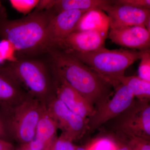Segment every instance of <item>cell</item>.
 Returning a JSON list of instances; mask_svg holds the SVG:
<instances>
[{"label": "cell", "instance_id": "44dd1931", "mask_svg": "<svg viewBox=\"0 0 150 150\" xmlns=\"http://www.w3.org/2000/svg\"><path fill=\"white\" fill-rule=\"evenodd\" d=\"M38 0H11V5L15 9L21 13H29L33 8L36 7Z\"/></svg>", "mask_w": 150, "mask_h": 150}, {"label": "cell", "instance_id": "ba28073f", "mask_svg": "<svg viewBox=\"0 0 150 150\" xmlns=\"http://www.w3.org/2000/svg\"><path fill=\"white\" fill-rule=\"evenodd\" d=\"M114 91L112 97L96 108L93 115L88 118L89 130H95L116 118L130 107L135 100L132 92L126 86L119 83Z\"/></svg>", "mask_w": 150, "mask_h": 150}, {"label": "cell", "instance_id": "5bb4252c", "mask_svg": "<svg viewBox=\"0 0 150 150\" xmlns=\"http://www.w3.org/2000/svg\"><path fill=\"white\" fill-rule=\"evenodd\" d=\"M29 95L2 66H0V108L15 106Z\"/></svg>", "mask_w": 150, "mask_h": 150}, {"label": "cell", "instance_id": "6da1fadb", "mask_svg": "<svg viewBox=\"0 0 150 150\" xmlns=\"http://www.w3.org/2000/svg\"><path fill=\"white\" fill-rule=\"evenodd\" d=\"M55 15L52 8L35 9L23 18L10 19L0 5V38L13 46L18 52V56L43 55L47 50L46 28Z\"/></svg>", "mask_w": 150, "mask_h": 150}, {"label": "cell", "instance_id": "5b68a950", "mask_svg": "<svg viewBox=\"0 0 150 150\" xmlns=\"http://www.w3.org/2000/svg\"><path fill=\"white\" fill-rule=\"evenodd\" d=\"M45 105L30 94L15 106L0 108L12 141L21 145L34 139L38 123Z\"/></svg>", "mask_w": 150, "mask_h": 150}, {"label": "cell", "instance_id": "9a60e30c", "mask_svg": "<svg viewBox=\"0 0 150 150\" xmlns=\"http://www.w3.org/2000/svg\"><path fill=\"white\" fill-rule=\"evenodd\" d=\"M109 20L101 9H95L86 12L76 25L74 31H96L108 35Z\"/></svg>", "mask_w": 150, "mask_h": 150}, {"label": "cell", "instance_id": "52a82bcc", "mask_svg": "<svg viewBox=\"0 0 150 150\" xmlns=\"http://www.w3.org/2000/svg\"><path fill=\"white\" fill-rule=\"evenodd\" d=\"M46 106L62 134L73 142L80 139L89 130L88 119L72 112L56 96L47 102Z\"/></svg>", "mask_w": 150, "mask_h": 150}, {"label": "cell", "instance_id": "8992f818", "mask_svg": "<svg viewBox=\"0 0 150 150\" xmlns=\"http://www.w3.org/2000/svg\"><path fill=\"white\" fill-rule=\"evenodd\" d=\"M149 102L135 100L130 107L115 118V132L150 140Z\"/></svg>", "mask_w": 150, "mask_h": 150}, {"label": "cell", "instance_id": "e0dca14e", "mask_svg": "<svg viewBox=\"0 0 150 150\" xmlns=\"http://www.w3.org/2000/svg\"><path fill=\"white\" fill-rule=\"evenodd\" d=\"M111 2L110 0H55L52 8L56 15L69 10H101Z\"/></svg>", "mask_w": 150, "mask_h": 150}, {"label": "cell", "instance_id": "9c48e42d", "mask_svg": "<svg viewBox=\"0 0 150 150\" xmlns=\"http://www.w3.org/2000/svg\"><path fill=\"white\" fill-rule=\"evenodd\" d=\"M107 37L96 31H74L49 48L70 54L89 53L104 48Z\"/></svg>", "mask_w": 150, "mask_h": 150}, {"label": "cell", "instance_id": "83f0119b", "mask_svg": "<svg viewBox=\"0 0 150 150\" xmlns=\"http://www.w3.org/2000/svg\"><path fill=\"white\" fill-rule=\"evenodd\" d=\"M75 150H87L86 147L79 146H77Z\"/></svg>", "mask_w": 150, "mask_h": 150}, {"label": "cell", "instance_id": "2e32d148", "mask_svg": "<svg viewBox=\"0 0 150 150\" xmlns=\"http://www.w3.org/2000/svg\"><path fill=\"white\" fill-rule=\"evenodd\" d=\"M58 129L56 122L48 114L45 105L38 123L33 140L43 145L45 149L57 137Z\"/></svg>", "mask_w": 150, "mask_h": 150}, {"label": "cell", "instance_id": "ac0fdd59", "mask_svg": "<svg viewBox=\"0 0 150 150\" xmlns=\"http://www.w3.org/2000/svg\"><path fill=\"white\" fill-rule=\"evenodd\" d=\"M117 84H122L128 87L134 97L140 100H150V82L140 79L138 76H126L117 78Z\"/></svg>", "mask_w": 150, "mask_h": 150}, {"label": "cell", "instance_id": "d6986e66", "mask_svg": "<svg viewBox=\"0 0 150 150\" xmlns=\"http://www.w3.org/2000/svg\"><path fill=\"white\" fill-rule=\"evenodd\" d=\"M77 146L74 142L61 134L44 150H75Z\"/></svg>", "mask_w": 150, "mask_h": 150}, {"label": "cell", "instance_id": "4fadbf2b", "mask_svg": "<svg viewBox=\"0 0 150 150\" xmlns=\"http://www.w3.org/2000/svg\"><path fill=\"white\" fill-rule=\"evenodd\" d=\"M108 37L122 47L140 51L150 50V33L144 26L110 29Z\"/></svg>", "mask_w": 150, "mask_h": 150}, {"label": "cell", "instance_id": "8fae6325", "mask_svg": "<svg viewBox=\"0 0 150 150\" xmlns=\"http://www.w3.org/2000/svg\"><path fill=\"white\" fill-rule=\"evenodd\" d=\"M54 74L56 97L77 115L86 119L90 118L95 112V107L55 70Z\"/></svg>", "mask_w": 150, "mask_h": 150}, {"label": "cell", "instance_id": "7c38bea8", "mask_svg": "<svg viewBox=\"0 0 150 150\" xmlns=\"http://www.w3.org/2000/svg\"><path fill=\"white\" fill-rule=\"evenodd\" d=\"M87 11H64L54 16L46 29L45 38L47 49L74 32L81 17Z\"/></svg>", "mask_w": 150, "mask_h": 150}, {"label": "cell", "instance_id": "d4e9b609", "mask_svg": "<svg viewBox=\"0 0 150 150\" xmlns=\"http://www.w3.org/2000/svg\"><path fill=\"white\" fill-rule=\"evenodd\" d=\"M108 137L114 143L115 150H132L126 140L119 134L115 133Z\"/></svg>", "mask_w": 150, "mask_h": 150}, {"label": "cell", "instance_id": "277c9868", "mask_svg": "<svg viewBox=\"0 0 150 150\" xmlns=\"http://www.w3.org/2000/svg\"><path fill=\"white\" fill-rule=\"evenodd\" d=\"M142 52L133 49L109 50L104 47L89 53L70 54L109 81L114 89L118 85L116 79L125 76L127 68L140 59Z\"/></svg>", "mask_w": 150, "mask_h": 150}, {"label": "cell", "instance_id": "4316f807", "mask_svg": "<svg viewBox=\"0 0 150 150\" xmlns=\"http://www.w3.org/2000/svg\"><path fill=\"white\" fill-rule=\"evenodd\" d=\"M0 150H17V149L11 142L0 139Z\"/></svg>", "mask_w": 150, "mask_h": 150}, {"label": "cell", "instance_id": "603a6c76", "mask_svg": "<svg viewBox=\"0 0 150 150\" xmlns=\"http://www.w3.org/2000/svg\"><path fill=\"white\" fill-rule=\"evenodd\" d=\"M86 147L87 150H115L114 143L109 137L95 140Z\"/></svg>", "mask_w": 150, "mask_h": 150}, {"label": "cell", "instance_id": "7a4b0ae2", "mask_svg": "<svg viewBox=\"0 0 150 150\" xmlns=\"http://www.w3.org/2000/svg\"><path fill=\"white\" fill-rule=\"evenodd\" d=\"M46 54L55 72L96 109L113 94L114 88L109 81L71 54L53 48H48Z\"/></svg>", "mask_w": 150, "mask_h": 150}, {"label": "cell", "instance_id": "7402d4cb", "mask_svg": "<svg viewBox=\"0 0 150 150\" xmlns=\"http://www.w3.org/2000/svg\"><path fill=\"white\" fill-rule=\"evenodd\" d=\"M116 133L122 136L126 140L132 150H150V140Z\"/></svg>", "mask_w": 150, "mask_h": 150}, {"label": "cell", "instance_id": "3957f363", "mask_svg": "<svg viewBox=\"0 0 150 150\" xmlns=\"http://www.w3.org/2000/svg\"><path fill=\"white\" fill-rule=\"evenodd\" d=\"M2 66L28 93L43 104L56 96L54 68L46 54L18 56Z\"/></svg>", "mask_w": 150, "mask_h": 150}, {"label": "cell", "instance_id": "cb8c5ba5", "mask_svg": "<svg viewBox=\"0 0 150 150\" xmlns=\"http://www.w3.org/2000/svg\"><path fill=\"white\" fill-rule=\"evenodd\" d=\"M114 2L120 4L125 5L143 9H150V0H115Z\"/></svg>", "mask_w": 150, "mask_h": 150}, {"label": "cell", "instance_id": "ffe728a7", "mask_svg": "<svg viewBox=\"0 0 150 150\" xmlns=\"http://www.w3.org/2000/svg\"><path fill=\"white\" fill-rule=\"evenodd\" d=\"M138 68V77L150 82V50L142 51Z\"/></svg>", "mask_w": 150, "mask_h": 150}, {"label": "cell", "instance_id": "484cf974", "mask_svg": "<svg viewBox=\"0 0 150 150\" xmlns=\"http://www.w3.org/2000/svg\"><path fill=\"white\" fill-rule=\"evenodd\" d=\"M0 139L11 142L12 140L9 135L4 118L0 111Z\"/></svg>", "mask_w": 150, "mask_h": 150}, {"label": "cell", "instance_id": "30bf717a", "mask_svg": "<svg viewBox=\"0 0 150 150\" xmlns=\"http://www.w3.org/2000/svg\"><path fill=\"white\" fill-rule=\"evenodd\" d=\"M107 14L109 28L118 29L131 26H144L150 19V9L137 8L120 4L112 1L101 9Z\"/></svg>", "mask_w": 150, "mask_h": 150}]
</instances>
